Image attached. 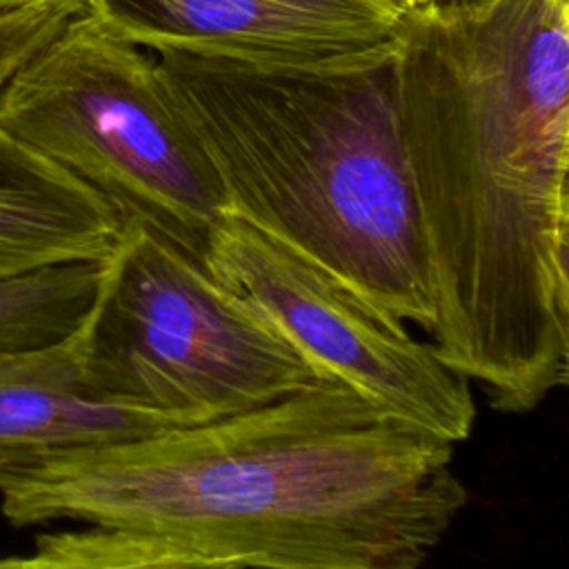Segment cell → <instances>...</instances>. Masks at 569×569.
<instances>
[{
	"instance_id": "cell-1",
	"label": "cell",
	"mask_w": 569,
	"mask_h": 569,
	"mask_svg": "<svg viewBox=\"0 0 569 569\" xmlns=\"http://www.w3.org/2000/svg\"><path fill=\"white\" fill-rule=\"evenodd\" d=\"M396 64L431 349L527 413L569 369V0L411 9Z\"/></svg>"
},
{
	"instance_id": "cell-2",
	"label": "cell",
	"mask_w": 569,
	"mask_h": 569,
	"mask_svg": "<svg viewBox=\"0 0 569 569\" xmlns=\"http://www.w3.org/2000/svg\"><path fill=\"white\" fill-rule=\"evenodd\" d=\"M453 445L318 380L198 425L2 449L0 511L167 536L238 569H418L465 509Z\"/></svg>"
},
{
	"instance_id": "cell-3",
	"label": "cell",
	"mask_w": 569,
	"mask_h": 569,
	"mask_svg": "<svg viewBox=\"0 0 569 569\" xmlns=\"http://www.w3.org/2000/svg\"><path fill=\"white\" fill-rule=\"evenodd\" d=\"M229 213L402 322L433 325L427 242L405 147L396 40L316 67L156 51Z\"/></svg>"
},
{
	"instance_id": "cell-4",
	"label": "cell",
	"mask_w": 569,
	"mask_h": 569,
	"mask_svg": "<svg viewBox=\"0 0 569 569\" xmlns=\"http://www.w3.org/2000/svg\"><path fill=\"white\" fill-rule=\"evenodd\" d=\"M0 129L191 256L229 213L202 142L153 56L93 16L73 18L0 91Z\"/></svg>"
},
{
	"instance_id": "cell-5",
	"label": "cell",
	"mask_w": 569,
	"mask_h": 569,
	"mask_svg": "<svg viewBox=\"0 0 569 569\" xmlns=\"http://www.w3.org/2000/svg\"><path fill=\"white\" fill-rule=\"evenodd\" d=\"M80 331L89 385L167 425L227 418L322 380L200 258L138 220L104 256Z\"/></svg>"
},
{
	"instance_id": "cell-6",
	"label": "cell",
	"mask_w": 569,
	"mask_h": 569,
	"mask_svg": "<svg viewBox=\"0 0 569 569\" xmlns=\"http://www.w3.org/2000/svg\"><path fill=\"white\" fill-rule=\"evenodd\" d=\"M202 264L322 380L340 382L451 445L471 433L469 380L445 367L400 318L325 267L233 213L213 227Z\"/></svg>"
},
{
	"instance_id": "cell-7",
	"label": "cell",
	"mask_w": 569,
	"mask_h": 569,
	"mask_svg": "<svg viewBox=\"0 0 569 569\" xmlns=\"http://www.w3.org/2000/svg\"><path fill=\"white\" fill-rule=\"evenodd\" d=\"M89 16L153 53L316 67L391 44L407 11L391 0H89Z\"/></svg>"
},
{
	"instance_id": "cell-8",
	"label": "cell",
	"mask_w": 569,
	"mask_h": 569,
	"mask_svg": "<svg viewBox=\"0 0 569 569\" xmlns=\"http://www.w3.org/2000/svg\"><path fill=\"white\" fill-rule=\"evenodd\" d=\"M122 222L107 198L0 129V280L102 260Z\"/></svg>"
},
{
	"instance_id": "cell-9",
	"label": "cell",
	"mask_w": 569,
	"mask_h": 569,
	"mask_svg": "<svg viewBox=\"0 0 569 569\" xmlns=\"http://www.w3.org/2000/svg\"><path fill=\"white\" fill-rule=\"evenodd\" d=\"M82 325V322H80ZM176 427L100 396L84 376L82 331L0 365V451L71 449Z\"/></svg>"
},
{
	"instance_id": "cell-10",
	"label": "cell",
	"mask_w": 569,
	"mask_h": 569,
	"mask_svg": "<svg viewBox=\"0 0 569 569\" xmlns=\"http://www.w3.org/2000/svg\"><path fill=\"white\" fill-rule=\"evenodd\" d=\"M102 260L53 264L0 280V351L38 349L73 333L93 305Z\"/></svg>"
},
{
	"instance_id": "cell-11",
	"label": "cell",
	"mask_w": 569,
	"mask_h": 569,
	"mask_svg": "<svg viewBox=\"0 0 569 569\" xmlns=\"http://www.w3.org/2000/svg\"><path fill=\"white\" fill-rule=\"evenodd\" d=\"M0 569H238L167 536L91 525L36 538L27 556L0 558Z\"/></svg>"
},
{
	"instance_id": "cell-12",
	"label": "cell",
	"mask_w": 569,
	"mask_h": 569,
	"mask_svg": "<svg viewBox=\"0 0 569 569\" xmlns=\"http://www.w3.org/2000/svg\"><path fill=\"white\" fill-rule=\"evenodd\" d=\"M89 13L87 0H42L0 18V91L9 78L49 44L73 18Z\"/></svg>"
},
{
	"instance_id": "cell-13",
	"label": "cell",
	"mask_w": 569,
	"mask_h": 569,
	"mask_svg": "<svg viewBox=\"0 0 569 569\" xmlns=\"http://www.w3.org/2000/svg\"><path fill=\"white\" fill-rule=\"evenodd\" d=\"M33 2H42V0H0V18L20 9V7H24V4H33Z\"/></svg>"
},
{
	"instance_id": "cell-14",
	"label": "cell",
	"mask_w": 569,
	"mask_h": 569,
	"mask_svg": "<svg viewBox=\"0 0 569 569\" xmlns=\"http://www.w3.org/2000/svg\"><path fill=\"white\" fill-rule=\"evenodd\" d=\"M436 0H405V9L411 11V9H418V7H425V4H431Z\"/></svg>"
},
{
	"instance_id": "cell-15",
	"label": "cell",
	"mask_w": 569,
	"mask_h": 569,
	"mask_svg": "<svg viewBox=\"0 0 569 569\" xmlns=\"http://www.w3.org/2000/svg\"><path fill=\"white\" fill-rule=\"evenodd\" d=\"M440 2H447V4H476V2H482V0H440Z\"/></svg>"
},
{
	"instance_id": "cell-16",
	"label": "cell",
	"mask_w": 569,
	"mask_h": 569,
	"mask_svg": "<svg viewBox=\"0 0 569 569\" xmlns=\"http://www.w3.org/2000/svg\"><path fill=\"white\" fill-rule=\"evenodd\" d=\"M13 353H16V351H0V365H4Z\"/></svg>"
},
{
	"instance_id": "cell-17",
	"label": "cell",
	"mask_w": 569,
	"mask_h": 569,
	"mask_svg": "<svg viewBox=\"0 0 569 569\" xmlns=\"http://www.w3.org/2000/svg\"><path fill=\"white\" fill-rule=\"evenodd\" d=\"M391 2H396L400 9H405V0H391ZM407 11V9H405Z\"/></svg>"
}]
</instances>
